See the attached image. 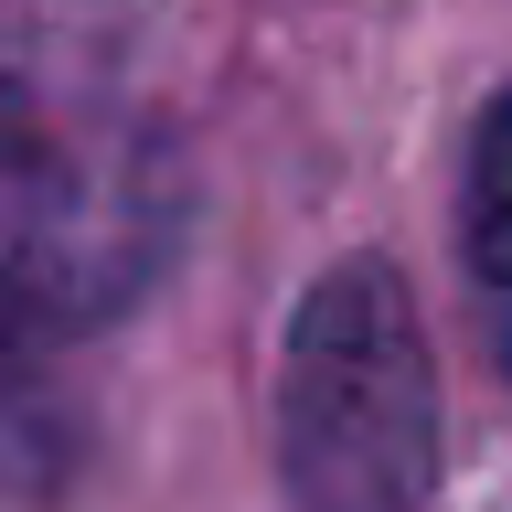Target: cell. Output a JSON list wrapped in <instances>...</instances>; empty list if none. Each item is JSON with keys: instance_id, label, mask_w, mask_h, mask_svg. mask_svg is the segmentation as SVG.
<instances>
[{"instance_id": "1", "label": "cell", "mask_w": 512, "mask_h": 512, "mask_svg": "<svg viewBox=\"0 0 512 512\" xmlns=\"http://www.w3.org/2000/svg\"><path fill=\"white\" fill-rule=\"evenodd\" d=\"M182 224V150L128 96L0 43V299L107 320L171 267Z\"/></svg>"}, {"instance_id": "2", "label": "cell", "mask_w": 512, "mask_h": 512, "mask_svg": "<svg viewBox=\"0 0 512 512\" xmlns=\"http://www.w3.org/2000/svg\"><path fill=\"white\" fill-rule=\"evenodd\" d=\"M278 480L299 512H427L438 363L384 256H342L278 352Z\"/></svg>"}, {"instance_id": "3", "label": "cell", "mask_w": 512, "mask_h": 512, "mask_svg": "<svg viewBox=\"0 0 512 512\" xmlns=\"http://www.w3.org/2000/svg\"><path fill=\"white\" fill-rule=\"evenodd\" d=\"M86 459V416L64 395L54 352L32 342L22 299H0V491H22V502H54L64 480Z\"/></svg>"}, {"instance_id": "4", "label": "cell", "mask_w": 512, "mask_h": 512, "mask_svg": "<svg viewBox=\"0 0 512 512\" xmlns=\"http://www.w3.org/2000/svg\"><path fill=\"white\" fill-rule=\"evenodd\" d=\"M459 256H470V310H480V342H491V363L512 374V96L470 128Z\"/></svg>"}]
</instances>
